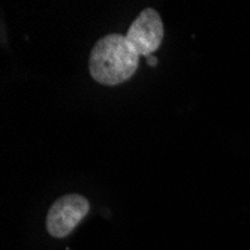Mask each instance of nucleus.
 I'll return each mask as SVG.
<instances>
[{
	"label": "nucleus",
	"mask_w": 250,
	"mask_h": 250,
	"mask_svg": "<svg viewBox=\"0 0 250 250\" xmlns=\"http://www.w3.org/2000/svg\"><path fill=\"white\" fill-rule=\"evenodd\" d=\"M140 54L135 51L126 36L111 33L101 38L90 53L88 69L92 77L105 85H117L138 69Z\"/></svg>",
	"instance_id": "1"
},
{
	"label": "nucleus",
	"mask_w": 250,
	"mask_h": 250,
	"mask_svg": "<svg viewBox=\"0 0 250 250\" xmlns=\"http://www.w3.org/2000/svg\"><path fill=\"white\" fill-rule=\"evenodd\" d=\"M126 38L140 56L150 57L161 47L164 39V22L161 15L153 8L144 9L130 24Z\"/></svg>",
	"instance_id": "3"
},
{
	"label": "nucleus",
	"mask_w": 250,
	"mask_h": 250,
	"mask_svg": "<svg viewBox=\"0 0 250 250\" xmlns=\"http://www.w3.org/2000/svg\"><path fill=\"white\" fill-rule=\"evenodd\" d=\"M147 63H148L150 66H156L157 59H156V57H153V56H150V57H147Z\"/></svg>",
	"instance_id": "4"
},
{
	"label": "nucleus",
	"mask_w": 250,
	"mask_h": 250,
	"mask_svg": "<svg viewBox=\"0 0 250 250\" xmlns=\"http://www.w3.org/2000/svg\"><path fill=\"white\" fill-rule=\"evenodd\" d=\"M90 210L88 201L77 193L59 198L48 211L47 229L53 237L63 238L69 235Z\"/></svg>",
	"instance_id": "2"
}]
</instances>
